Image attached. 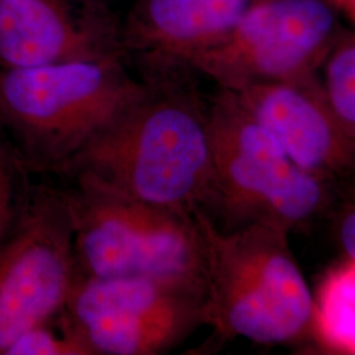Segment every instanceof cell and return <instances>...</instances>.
<instances>
[{"label": "cell", "instance_id": "cell-13", "mask_svg": "<svg viewBox=\"0 0 355 355\" xmlns=\"http://www.w3.org/2000/svg\"><path fill=\"white\" fill-rule=\"evenodd\" d=\"M321 87L343 129L355 139V35L340 37L322 64Z\"/></svg>", "mask_w": 355, "mask_h": 355}, {"label": "cell", "instance_id": "cell-9", "mask_svg": "<svg viewBox=\"0 0 355 355\" xmlns=\"http://www.w3.org/2000/svg\"><path fill=\"white\" fill-rule=\"evenodd\" d=\"M233 92L302 170L331 186L341 203L355 196V139L331 112L316 74Z\"/></svg>", "mask_w": 355, "mask_h": 355}, {"label": "cell", "instance_id": "cell-3", "mask_svg": "<svg viewBox=\"0 0 355 355\" xmlns=\"http://www.w3.org/2000/svg\"><path fill=\"white\" fill-rule=\"evenodd\" d=\"M146 89L128 73L124 54L0 69V127L26 173L58 175Z\"/></svg>", "mask_w": 355, "mask_h": 355}, {"label": "cell", "instance_id": "cell-15", "mask_svg": "<svg viewBox=\"0 0 355 355\" xmlns=\"http://www.w3.org/2000/svg\"><path fill=\"white\" fill-rule=\"evenodd\" d=\"M6 355H91L89 349L64 328L60 316L23 333Z\"/></svg>", "mask_w": 355, "mask_h": 355}, {"label": "cell", "instance_id": "cell-7", "mask_svg": "<svg viewBox=\"0 0 355 355\" xmlns=\"http://www.w3.org/2000/svg\"><path fill=\"white\" fill-rule=\"evenodd\" d=\"M329 0H253L228 35L187 67L220 89L316 74L340 36Z\"/></svg>", "mask_w": 355, "mask_h": 355}, {"label": "cell", "instance_id": "cell-4", "mask_svg": "<svg viewBox=\"0 0 355 355\" xmlns=\"http://www.w3.org/2000/svg\"><path fill=\"white\" fill-rule=\"evenodd\" d=\"M61 187L78 275L170 280L203 292L205 254L193 215L145 203L83 178Z\"/></svg>", "mask_w": 355, "mask_h": 355}, {"label": "cell", "instance_id": "cell-17", "mask_svg": "<svg viewBox=\"0 0 355 355\" xmlns=\"http://www.w3.org/2000/svg\"><path fill=\"white\" fill-rule=\"evenodd\" d=\"M331 6L341 12L355 26V0H329Z\"/></svg>", "mask_w": 355, "mask_h": 355}, {"label": "cell", "instance_id": "cell-10", "mask_svg": "<svg viewBox=\"0 0 355 355\" xmlns=\"http://www.w3.org/2000/svg\"><path fill=\"white\" fill-rule=\"evenodd\" d=\"M105 0H0V69L124 54Z\"/></svg>", "mask_w": 355, "mask_h": 355}, {"label": "cell", "instance_id": "cell-2", "mask_svg": "<svg viewBox=\"0 0 355 355\" xmlns=\"http://www.w3.org/2000/svg\"><path fill=\"white\" fill-rule=\"evenodd\" d=\"M205 254L204 320L214 340L280 345L312 337L315 296L290 248V230L271 221L221 228L192 212Z\"/></svg>", "mask_w": 355, "mask_h": 355}, {"label": "cell", "instance_id": "cell-12", "mask_svg": "<svg viewBox=\"0 0 355 355\" xmlns=\"http://www.w3.org/2000/svg\"><path fill=\"white\" fill-rule=\"evenodd\" d=\"M312 338L322 349L355 355V259L330 268L315 296Z\"/></svg>", "mask_w": 355, "mask_h": 355}, {"label": "cell", "instance_id": "cell-6", "mask_svg": "<svg viewBox=\"0 0 355 355\" xmlns=\"http://www.w3.org/2000/svg\"><path fill=\"white\" fill-rule=\"evenodd\" d=\"M60 321L91 355H159L204 320V293L152 278L78 275Z\"/></svg>", "mask_w": 355, "mask_h": 355}, {"label": "cell", "instance_id": "cell-8", "mask_svg": "<svg viewBox=\"0 0 355 355\" xmlns=\"http://www.w3.org/2000/svg\"><path fill=\"white\" fill-rule=\"evenodd\" d=\"M76 278L71 218L61 187L28 189L0 245V355L23 333L62 313Z\"/></svg>", "mask_w": 355, "mask_h": 355}, {"label": "cell", "instance_id": "cell-11", "mask_svg": "<svg viewBox=\"0 0 355 355\" xmlns=\"http://www.w3.org/2000/svg\"><path fill=\"white\" fill-rule=\"evenodd\" d=\"M253 0H136L121 35L146 64H187L215 46Z\"/></svg>", "mask_w": 355, "mask_h": 355}, {"label": "cell", "instance_id": "cell-5", "mask_svg": "<svg viewBox=\"0 0 355 355\" xmlns=\"http://www.w3.org/2000/svg\"><path fill=\"white\" fill-rule=\"evenodd\" d=\"M216 198L209 214L221 228L271 221L290 232L334 214L341 196L305 173L230 89L208 101Z\"/></svg>", "mask_w": 355, "mask_h": 355}, {"label": "cell", "instance_id": "cell-1", "mask_svg": "<svg viewBox=\"0 0 355 355\" xmlns=\"http://www.w3.org/2000/svg\"><path fill=\"white\" fill-rule=\"evenodd\" d=\"M146 92L58 174L192 215L216 198L208 103L184 64H146Z\"/></svg>", "mask_w": 355, "mask_h": 355}, {"label": "cell", "instance_id": "cell-16", "mask_svg": "<svg viewBox=\"0 0 355 355\" xmlns=\"http://www.w3.org/2000/svg\"><path fill=\"white\" fill-rule=\"evenodd\" d=\"M334 224L340 248L346 257L355 259V196L338 205L334 212Z\"/></svg>", "mask_w": 355, "mask_h": 355}, {"label": "cell", "instance_id": "cell-14", "mask_svg": "<svg viewBox=\"0 0 355 355\" xmlns=\"http://www.w3.org/2000/svg\"><path fill=\"white\" fill-rule=\"evenodd\" d=\"M26 170L12 142L0 127V245L13 228L26 198Z\"/></svg>", "mask_w": 355, "mask_h": 355}]
</instances>
